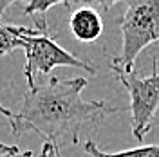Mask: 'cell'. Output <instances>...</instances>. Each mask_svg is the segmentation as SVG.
Instances as JSON below:
<instances>
[{
	"label": "cell",
	"instance_id": "obj_1",
	"mask_svg": "<svg viewBox=\"0 0 159 157\" xmlns=\"http://www.w3.org/2000/svg\"><path fill=\"white\" fill-rule=\"evenodd\" d=\"M87 87L85 78H51L45 83L31 87L24 94V103L11 123L13 136L20 139L25 132L58 148L78 145L80 132L85 125H98L99 119L118 112L105 101H85L81 90Z\"/></svg>",
	"mask_w": 159,
	"mask_h": 157
},
{
	"label": "cell",
	"instance_id": "obj_2",
	"mask_svg": "<svg viewBox=\"0 0 159 157\" xmlns=\"http://www.w3.org/2000/svg\"><path fill=\"white\" fill-rule=\"evenodd\" d=\"M121 54L112 63L125 72L134 70L139 52L159 42V0H130L119 18Z\"/></svg>",
	"mask_w": 159,
	"mask_h": 157
},
{
	"label": "cell",
	"instance_id": "obj_3",
	"mask_svg": "<svg viewBox=\"0 0 159 157\" xmlns=\"http://www.w3.org/2000/svg\"><path fill=\"white\" fill-rule=\"evenodd\" d=\"M36 34H24L22 36V49L25 52V65H24V76L27 79V85L34 87L36 74H49L54 67H76L83 69L85 72L96 74V67L87 63L85 60H80L72 52L63 49L56 40L49 36L45 20H36Z\"/></svg>",
	"mask_w": 159,
	"mask_h": 157
},
{
	"label": "cell",
	"instance_id": "obj_4",
	"mask_svg": "<svg viewBox=\"0 0 159 157\" xmlns=\"http://www.w3.org/2000/svg\"><path fill=\"white\" fill-rule=\"evenodd\" d=\"M110 70L123 83L130 96V125L132 136L143 141L152 128V119L159 108V72L157 58H152V72L148 76H139L136 70L125 72L110 61Z\"/></svg>",
	"mask_w": 159,
	"mask_h": 157
},
{
	"label": "cell",
	"instance_id": "obj_5",
	"mask_svg": "<svg viewBox=\"0 0 159 157\" xmlns=\"http://www.w3.org/2000/svg\"><path fill=\"white\" fill-rule=\"evenodd\" d=\"M69 29L81 43H92L103 34V18L92 6H80L69 16Z\"/></svg>",
	"mask_w": 159,
	"mask_h": 157
},
{
	"label": "cell",
	"instance_id": "obj_6",
	"mask_svg": "<svg viewBox=\"0 0 159 157\" xmlns=\"http://www.w3.org/2000/svg\"><path fill=\"white\" fill-rule=\"evenodd\" d=\"M38 27H24V25H11L0 24V58L11 54L15 49H22L24 34H36Z\"/></svg>",
	"mask_w": 159,
	"mask_h": 157
},
{
	"label": "cell",
	"instance_id": "obj_7",
	"mask_svg": "<svg viewBox=\"0 0 159 157\" xmlns=\"http://www.w3.org/2000/svg\"><path fill=\"white\" fill-rule=\"evenodd\" d=\"M83 150L90 157H159V145H145L139 148H130V150L109 154V152H103L94 141L87 139L83 143Z\"/></svg>",
	"mask_w": 159,
	"mask_h": 157
},
{
	"label": "cell",
	"instance_id": "obj_8",
	"mask_svg": "<svg viewBox=\"0 0 159 157\" xmlns=\"http://www.w3.org/2000/svg\"><path fill=\"white\" fill-rule=\"evenodd\" d=\"M56 6H69L67 2L61 0H31L24 6V15L33 16V15H47V11L56 7Z\"/></svg>",
	"mask_w": 159,
	"mask_h": 157
},
{
	"label": "cell",
	"instance_id": "obj_9",
	"mask_svg": "<svg viewBox=\"0 0 159 157\" xmlns=\"http://www.w3.org/2000/svg\"><path fill=\"white\" fill-rule=\"evenodd\" d=\"M16 154H20L16 145H6V143L0 141V157H13Z\"/></svg>",
	"mask_w": 159,
	"mask_h": 157
},
{
	"label": "cell",
	"instance_id": "obj_10",
	"mask_svg": "<svg viewBox=\"0 0 159 157\" xmlns=\"http://www.w3.org/2000/svg\"><path fill=\"white\" fill-rule=\"evenodd\" d=\"M40 157H61V155H60V150L54 146V145H51V143H43L42 152H40Z\"/></svg>",
	"mask_w": 159,
	"mask_h": 157
},
{
	"label": "cell",
	"instance_id": "obj_11",
	"mask_svg": "<svg viewBox=\"0 0 159 157\" xmlns=\"http://www.w3.org/2000/svg\"><path fill=\"white\" fill-rule=\"evenodd\" d=\"M0 114H2L4 118H6V119H7V121H9V125H11V123H13V119H15V114L11 112L9 108H6V107H4L2 103H0Z\"/></svg>",
	"mask_w": 159,
	"mask_h": 157
},
{
	"label": "cell",
	"instance_id": "obj_12",
	"mask_svg": "<svg viewBox=\"0 0 159 157\" xmlns=\"http://www.w3.org/2000/svg\"><path fill=\"white\" fill-rule=\"evenodd\" d=\"M16 2H13V0H6V2H0V24H2V15H4V11L11 7V6H15Z\"/></svg>",
	"mask_w": 159,
	"mask_h": 157
},
{
	"label": "cell",
	"instance_id": "obj_13",
	"mask_svg": "<svg viewBox=\"0 0 159 157\" xmlns=\"http://www.w3.org/2000/svg\"><path fill=\"white\" fill-rule=\"evenodd\" d=\"M13 157H33V152L25 150V152H20V154H16V155H13Z\"/></svg>",
	"mask_w": 159,
	"mask_h": 157
}]
</instances>
